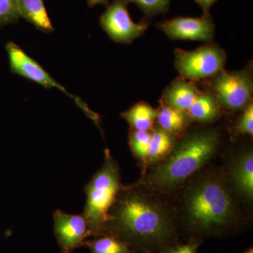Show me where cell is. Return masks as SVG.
<instances>
[{
    "label": "cell",
    "instance_id": "6da1fadb",
    "mask_svg": "<svg viewBox=\"0 0 253 253\" xmlns=\"http://www.w3.org/2000/svg\"><path fill=\"white\" fill-rule=\"evenodd\" d=\"M105 234L121 240L133 253H163L180 243L174 205L139 182L123 186L110 210Z\"/></svg>",
    "mask_w": 253,
    "mask_h": 253
},
{
    "label": "cell",
    "instance_id": "7a4b0ae2",
    "mask_svg": "<svg viewBox=\"0 0 253 253\" xmlns=\"http://www.w3.org/2000/svg\"><path fill=\"white\" fill-rule=\"evenodd\" d=\"M177 191L179 201L174 207L178 226L189 239L221 237L241 226L237 197L222 169L201 171Z\"/></svg>",
    "mask_w": 253,
    "mask_h": 253
},
{
    "label": "cell",
    "instance_id": "3957f363",
    "mask_svg": "<svg viewBox=\"0 0 253 253\" xmlns=\"http://www.w3.org/2000/svg\"><path fill=\"white\" fill-rule=\"evenodd\" d=\"M219 144L220 136L215 129L187 133L167 157L147 168L139 183L165 196L175 194L211 161Z\"/></svg>",
    "mask_w": 253,
    "mask_h": 253
},
{
    "label": "cell",
    "instance_id": "277c9868",
    "mask_svg": "<svg viewBox=\"0 0 253 253\" xmlns=\"http://www.w3.org/2000/svg\"><path fill=\"white\" fill-rule=\"evenodd\" d=\"M123 186L119 164L106 149L102 167L84 186L86 204L83 214L87 221L90 238L106 234L110 210Z\"/></svg>",
    "mask_w": 253,
    "mask_h": 253
},
{
    "label": "cell",
    "instance_id": "5b68a950",
    "mask_svg": "<svg viewBox=\"0 0 253 253\" xmlns=\"http://www.w3.org/2000/svg\"><path fill=\"white\" fill-rule=\"evenodd\" d=\"M174 66L181 78L194 82L211 79L224 69L226 51L216 44H208L193 51L176 49Z\"/></svg>",
    "mask_w": 253,
    "mask_h": 253
},
{
    "label": "cell",
    "instance_id": "8992f818",
    "mask_svg": "<svg viewBox=\"0 0 253 253\" xmlns=\"http://www.w3.org/2000/svg\"><path fill=\"white\" fill-rule=\"evenodd\" d=\"M211 92L221 109L243 111L253 103V83L251 68L239 71L222 69L211 78Z\"/></svg>",
    "mask_w": 253,
    "mask_h": 253
},
{
    "label": "cell",
    "instance_id": "52a82bcc",
    "mask_svg": "<svg viewBox=\"0 0 253 253\" xmlns=\"http://www.w3.org/2000/svg\"><path fill=\"white\" fill-rule=\"evenodd\" d=\"M5 48L9 56L10 69L11 73L22 76L29 81L35 82L46 89L56 88L60 91H63L67 96L74 99L76 104L82 109L84 110L86 115H88L93 121L98 123L99 118L97 115L88 109L86 105L83 101L68 92L63 86L55 81L54 78L51 77L49 73L46 72L39 63L32 59L31 56H28L19 46L13 42H9L6 43Z\"/></svg>",
    "mask_w": 253,
    "mask_h": 253
},
{
    "label": "cell",
    "instance_id": "ba28073f",
    "mask_svg": "<svg viewBox=\"0 0 253 253\" xmlns=\"http://www.w3.org/2000/svg\"><path fill=\"white\" fill-rule=\"evenodd\" d=\"M128 4L126 0H113L99 18L102 29L113 41L119 44H131L149 28L146 21L136 23L132 21L128 12Z\"/></svg>",
    "mask_w": 253,
    "mask_h": 253
},
{
    "label": "cell",
    "instance_id": "9c48e42d",
    "mask_svg": "<svg viewBox=\"0 0 253 253\" xmlns=\"http://www.w3.org/2000/svg\"><path fill=\"white\" fill-rule=\"evenodd\" d=\"M156 27L172 41L211 42L214 38L215 26L211 14L201 17L177 16L158 23Z\"/></svg>",
    "mask_w": 253,
    "mask_h": 253
},
{
    "label": "cell",
    "instance_id": "30bf717a",
    "mask_svg": "<svg viewBox=\"0 0 253 253\" xmlns=\"http://www.w3.org/2000/svg\"><path fill=\"white\" fill-rule=\"evenodd\" d=\"M53 218L54 235L61 253H72L90 238L89 226L83 214H68L57 210Z\"/></svg>",
    "mask_w": 253,
    "mask_h": 253
},
{
    "label": "cell",
    "instance_id": "8fae6325",
    "mask_svg": "<svg viewBox=\"0 0 253 253\" xmlns=\"http://www.w3.org/2000/svg\"><path fill=\"white\" fill-rule=\"evenodd\" d=\"M229 186L236 197L245 202L253 199V152L242 150L231 158L227 170L224 171Z\"/></svg>",
    "mask_w": 253,
    "mask_h": 253
},
{
    "label": "cell",
    "instance_id": "7c38bea8",
    "mask_svg": "<svg viewBox=\"0 0 253 253\" xmlns=\"http://www.w3.org/2000/svg\"><path fill=\"white\" fill-rule=\"evenodd\" d=\"M199 91L194 82L177 78L163 91L160 103L163 106L187 112Z\"/></svg>",
    "mask_w": 253,
    "mask_h": 253
},
{
    "label": "cell",
    "instance_id": "4fadbf2b",
    "mask_svg": "<svg viewBox=\"0 0 253 253\" xmlns=\"http://www.w3.org/2000/svg\"><path fill=\"white\" fill-rule=\"evenodd\" d=\"M151 132L149 151L144 163L146 168L153 166L167 157L172 152L176 143L179 141L178 136L165 130L157 124L155 125Z\"/></svg>",
    "mask_w": 253,
    "mask_h": 253
},
{
    "label": "cell",
    "instance_id": "5bb4252c",
    "mask_svg": "<svg viewBox=\"0 0 253 253\" xmlns=\"http://www.w3.org/2000/svg\"><path fill=\"white\" fill-rule=\"evenodd\" d=\"M221 110L217 99L211 91H200L187 113L193 121L211 123L219 118Z\"/></svg>",
    "mask_w": 253,
    "mask_h": 253
},
{
    "label": "cell",
    "instance_id": "9a60e30c",
    "mask_svg": "<svg viewBox=\"0 0 253 253\" xmlns=\"http://www.w3.org/2000/svg\"><path fill=\"white\" fill-rule=\"evenodd\" d=\"M192 119L186 111L161 105L158 109L156 123L165 130L181 137L189 127Z\"/></svg>",
    "mask_w": 253,
    "mask_h": 253
},
{
    "label": "cell",
    "instance_id": "2e32d148",
    "mask_svg": "<svg viewBox=\"0 0 253 253\" xmlns=\"http://www.w3.org/2000/svg\"><path fill=\"white\" fill-rule=\"evenodd\" d=\"M21 17L24 18L40 31H54V26L47 14L43 0H17Z\"/></svg>",
    "mask_w": 253,
    "mask_h": 253
},
{
    "label": "cell",
    "instance_id": "e0dca14e",
    "mask_svg": "<svg viewBox=\"0 0 253 253\" xmlns=\"http://www.w3.org/2000/svg\"><path fill=\"white\" fill-rule=\"evenodd\" d=\"M158 109L141 101L121 113V117L129 123L131 129L151 131L156 125Z\"/></svg>",
    "mask_w": 253,
    "mask_h": 253
},
{
    "label": "cell",
    "instance_id": "ac0fdd59",
    "mask_svg": "<svg viewBox=\"0 0 253 253\" xmlns=\"http://www.w3.org/2000/svg\"><path fill=\"white\" fill-rule=\"evenodd\" d=\"M91 253H133L121 240L111 234H104L86 239L83 244Z\"/></svg>",
    "mask_w": 253,
    "mask_h": 253
},
{
    "label": "cell",
    "instance_id": "d6986e66",
    "mask_svg": "<svg viewBox=\"0 0 253 253\" xmlns=\"http://www.w3.org/2000/svg\"><path fill=\"white\" fill-rule=\"evenodd\" d=\"M151 131H140L130 129L129 134V144L131 153L141 162H146L151 141Z\"/></svg>",
    "mask_w": 253,
    "mask_h": 253
},
{
    "label": "cell",
    "instance_id": "ffe728a7",
    "mask_svg": "<svg viewBox=\"0 0 253 253\" xmlns=\"http://www.w3.org/2000/svg\"><path fill=\"white\" fill-rule=\"evenodd\" d=\"M126 2L134 3L147 17L165 14L169 9L171 0H126Z\"/></svg>",
    "mask_w": 253,
    "mask_h": 253
},
{
    "label": "cell",
    "instance_id": "44dd1931",
    "mask_svg": "<svg viewBox=\"0 0 253 253\" xmlns=\"http://www.w3.org/2000/svg\"><path fill=\"white\" fill-rule=\"evenodd\" d=\"M20 18L17 0H0V28L17 23Z\"/></svg>",
    "mask_w": 253,
    "mask_h": 253
},
{
    "label": "cell",
    "instance_id": "7402d4cb",
    "mask_svg": "<svg viewBox=\"0 0 253 253\" xmlns=\"http://www.w3.org/2000/svg\"><path fill=\"white\" fill-rule=\"evenodd\" d=\"M234 135H253V104L251 103L241 113L233 128Z\"/></svg>",
    "mask_w": 253,
    "mask_h": 253
},
{
    "label": "cell",
    "instance_id": "603a6c76",
    "mask_svg": "<svg viewBox=\"0 0 253 253\" xmlns=\"http://www.w3.org/2000/svg\"><path fill=\"white\" fill-rule=\"evenodd\" d=\"M202 241L199 239H189L185 244L179 243L163 253H197Z\"/></svg>",
    "mask_w": 253,
    "mask_h": 253
},
{
    "label": "cell",
    "instance_id": "cb8c5ba5",
    "mask_svg": "<svg viewBox=\"0 0 253 253\" xmlns=\"http://www.w3.org/2000/svg\"><path fill=\"white\" fill-rule=\"evenodd\" d=\"M202 8L204 14H210V10L218 0H194Z\"/></svg>",
    "mask_w": 253,
    "mask_h": 253
},
{
    "label": "cell",
    "instance_id": "d4e9b609",
    "mask_svg": "<svg viewBox=\"0 0 253 253\" xmlns=\"http://www.w3.org/2000/svg\"><path fill=\"white\" fill-rule=\"evenodd\" d=\"M86 2H87V4L90 7L98 4H103L105 5V6H107L108 4H109V0H86Z\"/></svg>",
    "mask_w": 253,
    "mask_h": 253
},
{
    "label": "cell",
    "instance_id": "484cf974",
    "mask_svg": "<svg viewBox=\"0 0 253 253\" xmlns=\"http://www.w3.org/2000/svg\"><path fill=\"white\" fill-rule=\"evenodd\" d=\"M243 253H253V249L251 248V249H248L247 251H245Z\"/></svg>",
    "mask_w": 253,
    "mask_h": 253
}]
</instances>
